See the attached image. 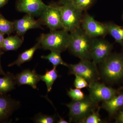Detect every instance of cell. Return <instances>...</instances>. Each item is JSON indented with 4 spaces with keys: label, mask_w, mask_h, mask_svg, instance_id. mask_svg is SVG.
<instances>
[{
    "label": "cell",
    "mask_w": 123,
    "mask_h": 123,
    "mask_svg": "<svg viewBox=\"0 0 123 123\" xmlns=\"http://www.w3.org/2000/svg\"><path fill=\"white\" fill-rule=\"evenodd\" d=\"M117 114L116 123H123V107L119 110Z\"/></svg>",
    "instance_id": "cell-28"
},
{
    "label": "cell",
    "mask_w": 123,
    "mask_h": 123,
    "mask_svg": "<svg viewBox=\"0 0 123 123\" xmlns=\"http://www.w3.org/2000/svg\"><path fill=\"white\" fill-rule=\"evenodd\" d=\"M97 65L93 61L89 60H81L78 63L69 64V73L84 78L89 85L98 81L100 79Z\"/></svg>",
    "instance_id": "cell-6"
},
{
    "label": "cell",
    "mask_w": 123,
    "mask_h": 123,
    "mask_svg": "<svg viewBox=\"0 0 123 123\" xmlns=\"http://www.w3.org/2000/svg\"><path fill=\"white\" fill-rule=\"evenodd\" d=\"M122 18H123V15H122Z\"/></svg>",
    "instance_id": "cell-34"
},
{
    "label": "cell",
    "mask_w": 123,
    "mask_h": 123,
    "mask_svg": "<svg viewBox=\"0 0 123 123\" xmlns=\"http://www.w3.org/2000/svg\"><path fill=\"white\" fill-rule=\"evenodd\" d=\"M13 23L14 30L21 36L31 29L42 28L43 23L40 19L35 20L32 15L26 14L22 18L15 20Z\"/></svg>",
    "instance_id": "cell-12"
},
{
    "label": "cell",
    "mask_w": 123,
    "mask_h": 123,
    "mask_svg": "<svg viewBox=\"0 0 123 123\" xmlns=\"http://www.w3.org/2000/svg\"><path fill=\"white\" fill-rule=\"evenodd\" d=\"M101 64V75L106 80L115 82L123 78V53H111Z\"/></svg>",
    "instance_id": "cell-4"
},
{
    "label": "cell",
    "mask_w": 123,
    "mask_h": 123,
    "mask_svg": "<svg viewBox=\"0 0 123 123\" xmlns=\"http://www.w3.org/2000/svg\"><path fill=\"white\" fill-rule=\"evenodd\" d=\"M16 84L18 86L27 85L33 89H37V84L40 80L35 70L24 69L15 76Z\"/></svg>",
    "instance_id": "cell-14"
},
{
    "label": "cell",
    "mask_w": 123,
    "mask_h": 123,
    "mask_svg": "<svg viewBox=\"0 0 123 123\" xmlns=\"http://www.w3.org/2000/svg\"><path fill=\"white\" fill-rule=\"evenodd\" d=\"M68 49L70 52L80 60H92L94 38L88 35L81 27L70 32Z\"/></svg>",
    "instance_id": "cell-1"
},
{
    "label": "cell",
    "mask_w": 123,
    "mask_h": 123,
    "mask_svg": "<svg viewBox=\"0 0 123 123\" xmlns=\"http://www.w3.org/2000/svg\"><path fill=\"white\" fill-rule=\"evenodd\" d=\"M40 17L50 31L63 29L61 13L56 5H48Z\"/></svg>",
    "instance_id": "cell-10"
},
{
    "label": "cell",
    "mask_w": 123,
    "mask_h": 123,
    "mask_svg": "<svg viewBox=\"0 0 123 123\" xmlns=\"http://www.w3.org/2000/svg\"><path fill=\"white\" fill-rule=\"evenodd\" d=\"M8 0H0V8L7 4Z\"/></svg>",
    "instance_id": "cell-31"
},
{
    "label": "cell",
    "mask_w": 123,
    "mask_h": 123,
    "mask_svg": "<svg viewBox=\"0 0 123 123\" xmlns=\"http://www.w3.org/2000/svg\"><path fill=\"white\" fill-rule=\"evenodd\" d=\"M112 45L103 37L94 38L92 51V60L96 64H101L111 54Z\"/></svg>",
    "instance_id": "cell-9"
},
{
    "label": "cell",
    "mask_w": 123,
    "mask_h": 123,
    "mask_svg": "<svg viewBox=\"0 0 123 123\" xmlns=\"http://www.w3.org/2000/svg\"><path fill=\"white\" fill-rule=\"evenodd\" d=\"M23 42V38L18 35L9 36L5 38L1 49L6 51L16 50L21 46Z\"/></svg>",
    "instance_id": "cell-19"
},
{
    "label": "cell",
    "mask_w": 123,
    "mask_h": 123,
    "mask_svg": "<svg viewBox=\"0 0 123 123\" xmlns=\"http://www.w3.org/2000/svg\"><path fill=\"white\" fill-rule=\"evenodd\" d=\"M33 121L36 123H55L56 119L55 116L48 115L39 113L33 119Z\"/></svg>",
    "instance_id": "cell-24"
},
{
    "label": "cell",
    "mask_w": 123,
    "mask_h": 123,
    "mask_svg": "<svg viewBox=\"0 0 123 123\" xmlns=\"http://www.w3.org/2000/svg\"><path fill=\"white\" fill-rule=\"evenodd\" d=\"M101 107L98 106L97 111H94L89 115L84 120L82 123H102L105 121L101 119L99 114Z\"/></svg>",
    "instance_id": "cell-25"
},
{
    "label": "cell",
    "mask_w": 123,
    "mask_h": 123,
    "mask_svg": "<svg viewBox=\"0 0 123 123\" xmlns=\"http://www.w3.org/2000/svg\"><path fill=\"white\" fill-rule=\"evenodd\" d=\"M68 94L74 101H80L84 99L85 97L84 92L80 89L76 88H70L68 91Z\"/></svg>",
    "instance_id": "cell-26"
},
{
    "label": "cell",
    "mask_w": 123,
    "mask_h": 123,
    "mask_svg": "<svg viewBox=\"0 0 123 123\" xmlns=\"http://www.w3.org/2000/svg\"><path fill=\"white\" fill-rule=\"evenodd\" d=\"M104 24L107 29L108 34L123 48V26H120L112 22Z\"/></svg>",
    "instance_id": "cell-18"
},
{
    "label": "cell",
    "mask_w": 123,
    "mask_h": 123,
    "mask_svg": "<svg viewBox=\"0 0 123 123\" xmlns=\"http://www.w3.org/2000/svg\"><path fill=\"white\" fill-rule=\"evenodd\" d=\"M60 52L55 51H51V53L46 55H42V59L47 60L52 64L53 67H56L59 65L68 67L69 64L62 60Z\"/></svg>",
    "instance_id": "cell-21"
},
{
    "label": "cell",
    "mask_w": 123,
    "mask_h": 123,
    "mask_svg": "<svg viewBox=\"0 0 123 123\" xmlns=\"http://www.w3.org/2000/svg\"><path fill=\"white\" fill-rule=\"evenodd\" d=\"M14 30L13 22L9 21L0 14V33L9 35Z\"/></svg>",
    "instance_id": "cell-22"
},
{
    "label": "cell",
    "mask_w": 123,
    "mask_h": 123,
    "mask_svg": "<svg viewBox=\"0 0 123 123\" xmlns=\"http://www.w3.org/2000/svg\"><path fill=\"white\" fill-rule=\"evenodd\" d=\"M89 88V96L92 100L98 103L108 101L119 93L118 90L98 81L90 85Z\"/></svg>",
    "instance_id": "cell-8"
},
{
    "label": "cell",
    "mask_w": 123,
    "mask_h": 123,
    "mask_svg": "<svg viewBox=\"0 0 123 123\" xmlns=\"http://www.w3.org/2000/svg\"><path fill=\"white\" fill-rule=\"evenodd\" d=\"M66 105L69 110V123H83L86 118L98 107V103L92 100L89 95L80 101L72 100Z\"/></svg>",
    "instance_id": "cell-3"
},
{
    "label": "cell",
    "mask_w": 123,
    "mask_h": 123,
    "mask_svg": "<svg viewBox=\"0 0 123 123\" xmlns=\"http://www.w3.org/2000/svg\"><path fill=\"white\" fill-rule=\"evenodd\" d=\"M38 41L44 50L62 53L68 49L70 33L63 29L50 31V33L41 35Z\"/></svg>",
    "instance_id": "cell-2"
},
{
    "label": "cell",
    "mask_w": 123,
    "mask_h": 123,
    "mask_svg": "<svg viewBox=\"0 0 123 123\" xmlns=\"http://www.w3.org/2000/svg\"><path fill=\"white\" fill-rule=\"evenodd\" d=\"M96 0H72V3L82 11H86L93 5Z\"/></svg>",
    "instance_id": "cell-23"
},
{
    "label": "cell",
    "mask_w": 123,
    "mask_h": 123,
    "mask_svg": "<svg viewBox=\"0 0 123 123\" xmlns=\"http://www.w3.org/2000/svg\"><path fill=\"white\" fill-rule=\"evenodd\" d=\"M61 3V5L56 6L61 13L63 29L70 33L80 27L83 11L72 2Z\"/></svg>",
    "instance_id": "cell-5"
},
{
    "label": "cell",
    "mask_w": 123,
    "mask_h": 123,
    "mask_svg": "<svg viewBox=\"0 0 123 123\" xmlns=\"http://www.w3.org/2000/svg\"><path fill=\"white\" fill-rule=\"evenodd\" d=\"M20 106L19 101L6 94H0V123L5 122Z\"/></svg>",
    "instance_id": "cell-13"
},
{
    "label": "cell",
    "mask_w": 123,
    "mask_h": 123,
    "mask_svg": "<svg viewBox=\"0 0 123 123\" xmlns=\"http://www.w3.org/2000/svg\"><path fill=\"white\" fill-rule=\"evenodd\" d=\"M4 52H1V51H0V76L1 75H3L5 74V73L4 72L3 69L2 68V66H1V64L0 59L1 55L3 54Z\"/></svg>",
    "instance_id": "cell-29"
},
{
    "label": "cell",
    "mask_w": 123,
    "mask_h": 123,
    "mask_svg": "<svg viewBox=\"0 0 123 123\" xmlns=\"http://www.w3.org/2000/svg\"><path fill=\"white\" fill-rule=\"evenodd\" d=\"M40 48V43L38 41L34 46L21 53L18 55L17 59L15 61L9 64L8 66L11 67L15 65L20 66L22 64L25 62L30 61L32 59L36 51Z\"/></svg>",
    "instance_id": "cell-17"
},
{
    "label": "cell",
    "mask_w": 123,
    "mask_h": 123,
    "mask_svg": "<svg viewBox=\"0 0 123 123\" xmlns=\"http://www.w3.org/2000/svg\"><path fill=\"white\" fill-rule=\"evenodd\" d=\"M48 6L42 0H17L16 5L18 11L33 17H40Z\"/></svg>",
    "instance_id": "cell-11"
},
{
    "label": "cell",
    "mask_w": 123,
    "mask_h": 123,
    "mask_svg": "<svg viewBox=\"0 0 123 123\" xmlns=\"http://www.w3.org/2000/svg\"><path fill=\"white\" fill-rule=\"evenodd\" d=\"M123 107V93H118L107 101L103 102L101 108L105 110L110 116L116 114Z\"/></svg>",
    "instance_id": "cell-15"
},
{
    "label": "cell",
    "mask_w": 123,
    "mask_h": 123,
    "mask_svg": "<svg viewBox=\"0 0 123 123\" xmlns=\"http://www.w3.org/2000/svg\"><path fill=\"white\" fill-rule=\"evenodd\" d=\"M5 38H4V35L0 33V51H1V48L3 41Z\"/></svg>",
    "instance_id": "cell-30"
},
{
    "label": "cell",
    "mask_w": 123,
    "mask_h": 123,
    "mask_svg": "<svg viewBox=\"0 0 123 123\" xmlns=\"http://www.w3.org/2000/svg\"><path fill=\"white\" fill-rule=\"evenodd\" d=\"M75 78L74 81V85L75 88L81 89L89 87L88 82L84 78L77 75H75Z\"/></svg>",
    "instance_id": "cell-27"
},
{
    "label": "cell",
    "mask_w": 123,
    "mask_h": 123,
    "mask_svg": "<svg viewBox=\"0 0 123 123\" xmlns=\"http://www.w3.org/2000/svg\"><path fill=\"white\" fill-rule=\"evenodd\" d=\"M72 0H60L61 3L66 2H72Z\"/></svg>",
    "instance_id": "cell-33"
},
{
    "label": "cell",
    "mask_w": 123,
    "mask_h": 123,
    "mask_svg": "<svg viewBox=\"0 0 123 123\" xmlns=\"http://www.w3.org/2000/svg\"><path fill=\"white\" fill-rule=\"evenodd\" d=\"M59 117L60 119L58 121H57V123H69V122H68L66 120H65L63 118H62L60 116H59Z\"/></svg>",
    "instance_id": "cell-32"
},
{
    "label": "cell",
    "mask_w": 123,
    "mask_h": 123,
    "mask_svg": "<svg viewBox=\"0 0 123 123\" xmlns=\"http://www.w3.org/2000/svg\"><path fill=\"white\" fill-rule=\"evenodd\" d=\"M56 68L53 67L51 70H47L44 75H38L40 80L46 84L48 92L51 90L54 82L59 76Z\"/></svg>",
    "instance_id": "cell-20"
},
{
    "label": "cell",
    "mask_w": 123,
    "mask_h": 123,
    "mask_svg": "<svg viewBox=\"0 0 123 123\" xmlns=\"http://www.w3.org/2000/svg\"><path fill=\"white\" fill-rule=\"evenodd\" d=\"M16 84L15 76L8 72L0 77V94H6L15 88Z\"/></svg>",
    "instance_id": "cell-16"
},
{
    "label": "cell",
    "mask_w": 123,
    "mask_h": 123,
    "mask_svg": "<svg viewBox=\"0 0 123 123\" xmlns=\"http://www.w3.org/2000/svg\"><path fill=\"white\" fill-rule=\"evenodd\" d=\"M81 27L88 35L92 38H104L108 34L104 24L96 21L87 13L83 14Z\"/></svg>",
    "instance_id": "cell-7"
}]
</instances>
